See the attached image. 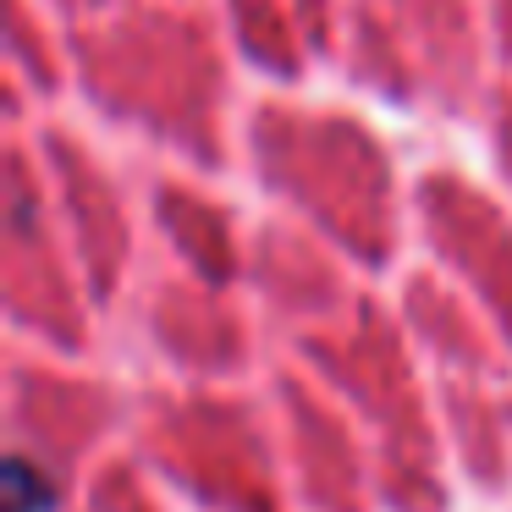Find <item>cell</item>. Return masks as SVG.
Instances as JSON below:
<instances>
[{
  "mask_svg": "<svg viewBox=\"0 0 512 512\" xmlns=\"http://www.w3.org/2000/svg\"><path fill=\"white\" fill-rule=\"evenodd\" d=\"M56 507V485L39 463L28 457H12L6 463V512H50Z\"/></svg>",
  "mask_w": 512,
  "mask_h": 512,
  "instance_id": "1",
  "label": "cell"
}]
</instances>
